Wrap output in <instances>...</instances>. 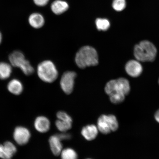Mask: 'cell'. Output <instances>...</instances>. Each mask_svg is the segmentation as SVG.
Returning a JSON list of instances; mask_svg holds the SVG:
<instances>
[{
  "instance_id": "e0dca14e",
  "label": "cell",
  "mask_w": 159,
  "mask_h": 159,
  "mask_svg": "<svg viewBox=\"0 0 159 159\" xmlns=\"http://www.w3.org/2000/svg\"><path fill=\"white\" fill-rule=\"evenodd\" d=\"M13 66L10 63L0 62V80H6L10 78L12 73Z\"/></svg>"
},
{
  "instance_id": "83f0119b",
  "label": "cell",
  "mask_w": 159,
  "mask_h": 159,
  "mask_svg": "<svg viewBox=\"0 0 159 159\" xmlns=\"http://www.w3.org/2000/svg\"><path fill=\"white\" fill-rule=\"evenodd\" d=\"M3 36L2 34L1 31H0V45L1 44L2 42Z\"/></svg>"
},
{
  "instance_id": "9c48e42d",
  "label": "cell",
  "mask_w": 159,
  "mask_h": 159,
  "mask_svg": "<svg viewBox=\"0 0 159 159\" xmlns=\"http://www.w3.org/2000/svg\"><path fill=\"white\" fill-rule=\"evenodd\" d=\"M125 70L131 77H139L142 72L143 67L139 61L132 60L128 61L125 65Z\"/></svg>"
},
{
  "instance_id": "2e32d148",
  "label": "cell",
  "mask_w": 159,
  "mask_h": 159,
  "mask_svg": "<svg viewBox=\"0 0 159 159\" xmlns=\"http://www.w3.org/2000/svg\"><path fill=\"white\" fill-rule=\"evenodd\" d=\"M69 7L68 4L66 2L61 0H57L52 4L51 9L55 14L60 15L67 11Z\"/></svg>"
},
{
  "instance_id": "5b68a950",
  "label": "cell",
  "mask_w": 159,
  "mask_h": 159,
  "mask_svg": "<svg viewBox=\"0 0 159 159\" xmlns=\"http://www.w3.org/2000/svg\"><path fill=\"white\" fill-rule=\"evenodd\" d=\"M97 127L99 131L102 134H107L118 130L119 124L114 115H102L99 117Z\"/></svg>"
},
{
  "instance_id": "ba28073f",
  "label": "cell",
  "mask_w": 159,
  "mask_h": 159,
  "mask_svg": "<svg viewBox=\"0 0 159 159\" xmlns=\"http://www.w3.org/2000/svg\"><path fill=\"white\" fill-rule=\"evenodd\" d=\"M17 151L15 145L10 141H7L3 144H0V158L11 159Z\"/></svg>"
},
{
  "instance_id": "8fae6325",
  "label": "cell",
  "mask_w": 159,
  "mask_h": 159,
  "mask_svg": "<svg viewBox=\"0 0 159 159\" xmlns=\"http://www.w3.org/2000/svg\"><path fill=\"white\" fill-rule=\"evenodd\" d=\"M34 126L38 132L45 133L49 130L51 123L49 119L47 117L43 116H39L35 119Z\"/></svg>"
},
{
  "instance_id": "8992f818",
  "label": "cell",
  "mask_w": 159,
  "mask_h": 159,
  "mask_svg": "<svg viewBox=\"0 0 159 159\" xmlns=\"http://www.w3.org/2000/svg\"><path fill=\"white\" fill-rule=\"evenodd\" d=\"M76 73L74 71H67L61 77L60 85L61 89L66 94L69 95L73 92L74 86L75 79Z\"/></svg>"
},
{
  "instance_id": "7c38bea8",
  "label": "cell",
  "mask_w": 159,
  "mask_h": 159,
  "mask_svg": "<svg viewBox=\"0 0 159 159\" xmlns=\"http://www.w3.org/2000/svg\"><path fill=\"white\" fill-rule=\"evenodd\" d=\"M61 140L58 134L53 135L50 137L49 143L51 150L52 153L56 156L60 155L63 150Z\"/></svg>"
},
{
  "instance_id": "5bb4252c",
  "label": "cell",
  "mask_w": 159,
  "mask_h": 159,
  "mask_svg": "<svg viewBox=\"0 0 159 159\" xmlns=\"http://www.w3.org/2000/svg\"><path fill=\"white\" fill-rule=\"evenodd\" d=\"M98 132L97 126L94 125H90L83 127L81 131V134L86 140L92 141L97 138Z\"/></svg>"
},
{
  "instance_id": "cb8c5ba5",
  "label": "cell",
  "mask_w": 159,
  "mask_h": 159,
  "mask_svg": "<svg viewBox=\"0 0 159 159\" xmlns=\"http://www.w3.org/2000/svg\"><path fill=\"white\" fill-rule=\"evenodd\" d=\"M57 119L69 123H72L73 120L71 116L66 112L63 111H60L57 114Z\"/></svg>"
},
{
  "instance_id": "277c9868",
  "label": "cell",
  "mask_w": 159,
  "mask_h": 159,
  "mask_svg": "<svg viewBox=\"0 0 159 159\" xmlns=\"http://www.w3.org/2000/svg\"><path fill=\"white\" fill-rule=\"evenodd\" d=\"M130 85L128 80L120 78L110 80L105 87V91L109 96L114 94L126 95L130 91Z\"/></svg>"
},
{
  "instance_id": "7a4b0ae2",
  "label": "cell",
  "mask_w": 159,
  "mask_h": 159,
  "mask_svg": "<svg viewBox=\"0 0 159 159\" xmlns=\"http://www.w3.org/2000/svg\"><path fill=\"white\" fill-rule=\"evenodd\" d=\"M156 47L150 42L143 41L135 46L134 54L135 58L139 61L146 62L154 60L157 55Z\"/></svg>"
},
{
  "instance_id": "f1b7e54d",
  "label": "cell",
  "mask_w": 159,
  "mask_h": 159,
  "mask_svg": "<svg viewBox=\"0 0 159 159\" xmlns=\"http://www.w3.org/2000/svg\"></svg>"
},
{
  "instance_id": "603a6c76",
  "label": "cell",
  "mask_w": 159,
  "mask_h": 159,
  "mask_svg": "<svg viewBox=\"0 0 159 159\" xmlns=\"http://www.w3.org/2000/svg\"><path fill=\"white\" fill-rule=\"evenodd\" d=\"M125 95L120 94H114L109 96L111 102L115 104H118L122 102L125 100Z\"/></svg>"
},
{
  "instance_id": "7402d4cb",
  "label": "cell",
  "mask_w": 159,
  "mask_h": 159,
  "mask_svg": "<svg viewBox=\"0 0 159 159\" xmlns=\"http://www.w3.org/2000/svg\"><path fill=\"white\" fill-rule=\"evenodd\" d=\"M126 7V2L125 0H114L113 2L112 7L116 11H122Z\"/></svg>"
},
{
  "instance_id": "ac0fdd59",
  "label": "cell",
  "mask_w": 159,
  "mask_h": 159,
  "mask_svg": "<svg viewBox=\"0 0 159 159\" xmlns=\"http://www.w3.org/2000/svg\"><path fill=\"white\" fill-rule=\"evenodd\" d=\"M61 159H77L78 156L76 152L71 148L63 149L61 154Z\"/></svg>"
},
{
  "instance_id": "30bf717a",
  "label": "cell",
  "mask_w": 159,
  "mask_h": 159,
  "mask_svg": "<svg viewBox=\"0 0 159 159\" xmlns=\"http://www.w3.org/2000/svg\"><path fill=\"white\" fill-rule=\"evenodd\" d=\"M24 53L20 51L16 50L9 56V63L13 67L20 68L26 60Z\"/></svg>"
},
{
  "instance_id": "d4e9b609",
  "label": "cell",
  "mask_w": 159,
  "mask_h": 159,
  "mask_svg": "<svg viewBox=\"0 0 159 159\" xmlns=\"http://www.w3.org/2000/svg\"><path fill=\"white\" fill-rule=\"evenodd\" d=\"M34 3L38 7H44L48 3L49 0H33Z\"/></svg>"
},
{
  "instance_id": "d6986e66",
  "label": "cell",
  "mask_w": 159,
  "mask_h": 159,
  "mask_svg": "<svg viewBox=\"0 0 159 159\" xmlns=\"http://www.w3.org/2000/svg\"><path fill=\"white\" fill-rule=\"evenodd\" d=\"M55 124L57 129L61 132L65 133L70 129L72 127V123L61 120L57 119Z\"/></svg>"
},
{
  "instance_id": "484cf974",
  "label": "cell",
  "mask_w": 159,
  "mask_h": 159,
  "mask_svg": "<svg viewBox=\"0 0 159 159\" xmlns=\"http://www.w3.org/2000/svg\"><path fill=\"white\" fill-rule=\"evenodd\" d=\"M59 138L61 141L63 140H68L71 138L70 135L68 134H58Z\"/></svg>"
},
{
  "instance_id": "52a82bcc",
  "label": "cell",
  "mask_w": 159,
  "mask_h": 159,
  "mask_svg": "<svg viewBox=\"0 0 159 159\" xmlns=\"http://www.w3.org/2000/svg\"><path fill=\"white\" fill-rule=\"evenodd\" d=\"M31 136V133L28 129L25 127L19 126L16 127L14 131V140L20 146L27 144Z\"/></svg>"
},
{
  "instance_id": "9a60e30c",
  "label": "cell",
  "mask_w": 159,
  "mask_h": 159,
  "mask_svg": "<svg viewBox=\"0 0 159 159\" xmlns=\"http://www.w3.org/2000/svg\"><path fill=\"white\" fill-rule=\"evenodd\" d=\"M28 22L30 25L32 27L35 29H39L44 25L45 19L41 14L34 13L30 15Z\"/></svg>"
},
{
  "instance_id": "4fadbf2b",
  "label": "cell",
  "mask_w": 159,
  "mask_h": 159,
  "mask_svg": "<svg viewBox=\"0 0 159 159\" xmlns=\"http://www.w3.org/2000/svg\"><path fill=\"white\" fill-rule=\"evenodd\" d=\"M7 88L9 92L15 95H20L24 90L22 83L19 79L15 78L9 81L7 83Z\"/></svg>"
},
{
  "instance_id": "3957f363",
  "label": "cell",
  "mask_w": 159,
  "mask_h": 159,
  "mask_svg": "<svg viewBox=\"0 0 159 159\" xmlns=\"http://www.w3.org/2000/svg\"><path fill=\"white\" fill-rule=\"evenodd\" d=\"M38 76L45 83L54 82L58 77V72L52 61L46 60L38 65L37 69Z\"/></svg>"
},
{
  "instance_id": "f546056e",
  "label": "cell",
  "mask_w": 159,
  "mask_h": 159,
  "mask_svg": "<svg viewBox=\"0 0 159 159\" xmlns=\"http://www.w3.org/2000/svg\"></svg>"
},
{
  "instance_id": "44dd1931",
  "label": "cell",
  "mask_w": 159,
  "mask_h": 159,
  "mask_svg": "<svg viewBox=\"0 0 159 159\" xmlns=\"http://www.w3.org/2000/svg\"><path fill=\"white\" fill-rule=\"evenodd\" d=\"M20 69L22 71L24 74L27 76H30L32 75L35 71L34 67L32 66L30 61L28 60L26 61L25 64Z\"/></svg>"
},
{
  "instance_id": "6da1fadb",
  "label": "cell",
  "mask_w": 159,
  "mask_h": 159,
  "mask_svg": "<svg viewBox=\"0 0 159 159\" xmlns=\"http://www.w3.org/2000/svg\"><path fill=\"white\" fill-rule=\"evenodd\" d=\"M75 62L80 68L95 66L98 63V57L97 52L93 47L86 46L81 48L76 53Z\"/></svg>"
},
{
  "instance_id": "4316f807",
  "label": "cell",
  "mask_w": 159,
  "mask_h": 159,
  "mask_svg": "<svg viewBox=\"0 0 159 159\" xmlns=\"http://www.w3.org/2000/svg\"><path fill=\"white\" fill-rule=\"evenodd\" d=\"M154 117L156 120L159 123V109L155 113Z\"/></svg>"
},
{
  "instance_id": "ffe728a7",
  "label": "cell",
  "mask_w": 159,
  "mask_h": 159,
  "mask_svg": "<svg viewBox=\"0 0 159 159\" xmlns=\"http://www.w3.org/2000/svg\"><path fill=\"white\" fill-rule=\"evenodd\" d=\"M95 24L97 29L99 31H107L110 26V22L106 19H97Z\"/></svg>"
}]
</instances>
